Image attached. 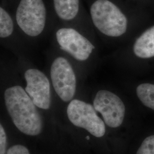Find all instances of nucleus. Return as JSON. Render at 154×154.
Returning a JSON list of instances; mask_svg holds the SVG:
<instances>
[{
	"mask_svg": "<svg viewBox=\"0 0 154 154\" xmlns=\"http://www.w3.org/2000/svg\"><path fill=\"white\" fill-rule=\"evenodd\" d=\"M90 14L95 26L106 35L118 37L126 32V17L109 0L95 1L90 8Z\"/></svg>",
	"mask_w": 154,
	"mask_h": 154,
	"instance_id": "2",
	"label": "nucleus"
},
{
	"mask_svg": "<svg viewBox=\"0 0 154 154\" xmlns=\"http://www.w3.org/2000/svg\"><path fill=\"white\" fill-rule=\"evenodd\" d=\"M14 25L10 15L2 7L0 8V37L7 38L13 32Z\"/></svg>",
	"mask_w": 154,
	"mask_h": 154,
	"instance_id": "12",
	"label": "nucleus"
},
{
	"mask_svg": "<svg viewBox=\"0 0 154 154\" xmlns=\"http://www.w3.org/2000/svg\"><path fill=\"white\" fill-rule=\"evenodd\" d=\"M6 154H30V152L29 149L24 146L17 144L8 149Z\"/></svg>",
	"mask_w": 154,
	"mask_h": 154,
	"instance_id": "14",
	"label": "nucleus"
},
{
	"mask_svg": "<svg viewBox=\"0 0 154 154\" xmlns=\"http://www.w3.org/2000/svg\"><path fill=\"white\" fill-rule=\"evenodd\" d=\"M136 92L143 105L154 111V84L142 83L137 87Z\"/></svg>",
	"mask_w": 154,
	"mask_h": 154,
	"instance_id": "11",
	"label": "nucleus"
},
{
	"mask_svg": "<svg viewBox=\"0 0 154 154\" xmlns=\"http://www.w3.org/2000/svg\"><path fill=\"white\" fill-rule=\"evenodd\" d=\"M56 38L61 49L77 61L87 60L95 49L90 41L72 28H61L56 33Z\"/></svg>",
	"mask_w": 154,
	"mask_h": 154,
	"instance_id": "7",
	"label": "nucleus"
},
{
	"mask_svg": "<svg viewBox=\"0 0 154 154\" xmlns=\"http://www.w3.org/2000/svg\"><path fill=\"white\" fill-rule=\"evenodd\" d=\"M26 81L25 91L36 106L48 110L51 102L50 85L44 72L35 69H30L25 72Z\"/></svg>",
	"mask_w": 154,
	"mask_h": 154,
	"instance_id": "8",
	"label": "nucleus"
},
{
	"mask_svg": "<svg viewBox=\"0 0 154 154\" xmlns=\"http://www.w3.org/2000/svg\"><path fill=\"white\" fill-rule=\"evenodd\" d=\"M7 111L15 126L30 136L38 135L43 129V120L37 106L20 86L7 88L4 93Z\"/></svg>",
	"mask_w": 154,
	"mask_h": 154,
	"instance_id": "1",
	"label": "nucleus"
},
{
	"mask_svg": "<svg viewBox=\"0 0 154 154\" xmlns=\"http://www.w3.org/2000/svg\"><path fill=\"white\" fill-rule=\"evenodd\" d=\"M55 12L60 18L69 21L77 16L79 0H53Z\"/></svg>",
	"mask_w": 154,
	"mask_h": 154,
	"instance_id": "10",
	"label": "nucleus"
},
{
	"mask_svg": "<svg viewBox=\"0 0 154 154\" xmlns=\"http://www.w3.org/2000/svg\"><path fill=\"white\" fill-rule=\"evenodd\" d=\"M133 51L134 54L140 58L154 57V25L146 30L135 41Z\"/></svg>",
	"mask_w": 154,
	"mask_h": 154,
	"instance_id": "9",
	"label": "nucleus"
},
{
	"mask_svg": "<svg viewBox=\"0 0 154 154\" xmlns=\"http://www.w3.org/2000/svg\"><path fill=\"white\" fill-rule=\"evenodd\" d=\"M93 103L95 109L102 115L108 126L116 128L122 124L126 107L118 95L108 90H99L95 97Z\"/></svg>",
	"mask_w": 154,
	"mask_h": 154,
	"instance_id": "6",
	"label": "nucleus"
},
{
	"mask_svg": "<svg viewBox=\"0 0 154 154\" xmlns=\"http://www.w3.org/2000/svg\"><path fill=\"white\" fill-rule=\"evenodd\" d=\"M7 137L2 125H0V154H6Z\"/></svg>",
	"mask_w": 154,
	"mask_h": 154,
	"instance_id": "15",
	"label": "nucleus"
},
{
	"mask_svg": "<svg viewBox=\"0 0 154 154\" xmlns=\"http://www.w3.org/2000/svg\"><path fill=\"white\" fill-rule=\"evenodd\" d=\"M86 139H90V137H86Z\"/></svg>",
	"mask_w": 154,
	"mask_h": 154,
	"instance_id": "16",
	"label": "nucleus"
},
{
	"mask_svg": "<svg viewBox=\"0 0 154 154\" xmlns=\"http://www.w3.org/2000/svg\"><path fill=\"white\" fill-rule=\"evenodd\" d=\"M96 111L91 104L73 99L67 106V115L74 126L85 129L97 138H101L105 135L106 127Z\"/></svg>",
	"mask_w": 154,
	"mask_h": 154,
	"instance_id": "4",
	"label": "nucleus"
},
{
	"mask_svg": "<svg viewBox=\"0 0 154 154\" xmlns=\"http://www.w3.org/2000/svg\"><path fill=\"white\" fill-rule=\"evenodd\" d=\"M46 10L42 0H21L16 11V21L22 31L36 37L44 29Z\"/></svg>",
	"mask_w": 154,
	"mask_h": 154,
	"instance_id": "3",
	"label": "nucleus"
},
{
	"mask_svg": "<svg viewBox=\"0 0 154 154\" xmlns=\"http://www.w3.org/2000/svg\"><path fill=\"white\" fill-rule=\"evenodd\" d=\"M137 154H154V135L147 137L143 140Z\"/></svg>",
	"mask_w": 154,
	"mask_h": 154,
	"instance_id": "13",
	"label": "nucleus"
},
{
	"mask_svg": "<svg viewBox=\"0 0 154 154\" xmlns=\"http://www.w3.org/2000/svg\"><path fill=\"white\" fill-rule=\"evenodd\" d=\"M53 88L59 97L67 102L73 98L76 91V76L72 65L62 57L56 58L50 69Z\"/></svg>",
	"mask_w": 154,
	"mask_h": 154,
	"instance_id": "5",
	"label": "nucleus"
}]
</instances>
